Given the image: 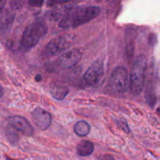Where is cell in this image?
Listing matches in <instances>:
<instances>
[{"label": "cell", "instance_id": "cell-13", "mask_svg": "<svg viewBox=\"0 0 160 160\" xmlns=\"http://www.w3.org/2000/svg\"><path fill=\"white\" fill-rule=\"evenodd\" d=\"M68 88L62 84H55L51 88V95L57 100H62L68 94Z\"/></svg>", "mask_w": 160, "mask_h": 160}, {"label": "cell", "instance_id": "cell-17", "mask_svg": "<svg viewBox=\"0 0 160 160\" xmlns=\"http://www.w3.org/2000/svg\"><path fill=\"white\" fill-rule=\"evenodd\" d=\"M100 160H115V159L110 155H104L100 158Z\"/></svg>", "mask_w": 160, "mask_h": 160}, {"label": "cell", "instance_id": "cell-5", "mask_svg": "<svg viewBox=\"0 0 160 160\" xmlns=\"http://www.w3.org/2000/svg\"><path fill=\"white\" fill-rule=\"evenodd\" d=\"M74 35L65 34L52 39L46 46V51L50 56H57L64 52L73 45Z\"/></svg>", "mask_w": 160, "mask_h": 160}, {"label": "cell", "instance_id": "cell-21", "mask_svg": "<svg viewBox=\"0 0 160 160\" xmlns=\"http://www.w3.org/2000/svg\"><path fill=\"white\" fill-rule=\"evenodd\" d=\"M2 95H3V88H2V87L0 85V98H1V97H2Z\"/></svg>", "mask_w": 160, "mask_h": 160}, {"label": "cell", "instance_id": "cell-11", "mask_svg": "<svg viewBox=\"0 0 160 160\" xmlns=\"http://www.w3.org/2000/svg\"><path fill=\"white\" fill-rule=\"evenodd\" d=\"M136 31L133 28H128L126 31V49L128 56L131 59L134 56V48H135Z\"/></svg>", "mask_w": 160, "mask_h": 160}, {"label": "cell", "instance_id": "cell-8", "mask_svg": "<svg viewBox=\"0 0 160 160\" xmlns=\"http://www.w3.org/2000/svg\"><path fill=\"white\" fill-rule=\"evenodd\" d=\"M9 123L11 128L20 131L24 135L31 136L34 134V128L24 117L20 116L11 117L9 118Z\"/></svg>", "mask_w": 160, "mask_h": 160}, {"label": "cell", "instance_id": "cell-2", "mask_svg": "<svg viewBox=\"0 0 160 160\" xmlns=\"http://www.w3.org/2000/svg\"><path fill=\"white\" fill-rule=\"evenodd\" d=\"M48 28L42 19H37L24 30L22 35L21 47L24 50H30L35 46L40 39L45 35Z\"/></svg>", "mask_w": 160, "mask_h": 160}, {"label": "cell", "instance_id": "cell-18", "mask_svg": "<svg viewBox=\"0 0 160 160\" xmlns=\"http://www.w3.org/2000/svg\"><path fill=\"white\" fill-rule=\"evenodd\" d=\"M43 3V2H41V1H38V2H29V4L32 5V6H37V5H38V7H41Z\"/></svg>", "mask_w": 160, "mask_h": 160}, {"label": "cell", "instance_id": "cell-19", "mask_svg": "<svg viewBox=\"0 0 160 160\" xmlns=\"http://www.w3.org/2000/svg\"><path fill=\"white\" fill-rule=\"evenodd\" d=\"M35 80L37 81H40L41 80H42V76H41L40 74H38L37 76L35 77Z\"/></svg>", "mask_w": 160, "mask_h": 160}, {"label": "cell", "instance_id": "cell-6", "mask_svg": "<svg viewBox=\"0 0 160 160\" xmlns=\"http://www.w3.org/2000/svg\"><path fill=\"white\" fill-rule=\"evenodd\" d=\"M104 74V68L102 61L96 60L89 67L84 75V78L88 84L91 85L98 84Z\"/></svg>", "mask_w": 160, "mask_h": 160}, {"label": "cell", "instance_id": "cell-9", "mask_svg": "<svg viewBox=\"0 0 160 160\" xmlns=\"http://www.w3.org/2000/svg\"><path fill=\"white\" fill-rule=\"evenodd\" d=\"M31 116L34 123L40 130L45 131L49 128L52 118L49 112H47L46 110L42 109L41 107H37L33 110Z\"/></svg>", "mask_w": 160, "mask_h": 160}, {"label": "cell", "instance_id": "cell-4", "mask_svg": "<svg viewBox=\"0 0 160 160\" xmlns=\"http://www.w3.org/2000/svg\"><path fill=\"white\" fill-rule=\"evenodd\" d=\"M129 85V74L126 68L118 67L112 72L108 83L109 90L114 92H124Z\"/></svg>", "mask_w": 160, "mask_h": 160}, {"label": "cell", "instance_id": "cell-3", "mask_svg": "<svg viewBox=\"0 0 160 160\" xmlns=\"http://www.w3.org/2000/svg\"><path fill=\"white\" fill-rule=\"evenodd\" d=\"M147 59L145 56H138L133 63L130 77V88L133 95H138L143 90L145 82Z\"/></svg>", "mask_w": 160, "mask_h": 160}, {"label": "cell", "instance_id": "cell-1", "mask_svg": "<svg viewBox=\"0 0 160 160\" xmlns=\"http://www.w3.org/2000/svg\"><path fill=\"white\" fill-rule=\"evenodd\" d=\"M100 9L98 6H76L67 8L61 18V28H76L93 20L98 15Z\"/></svg>", "mask_w": 160, "mask_h": 160}, {"label": "cell", "instance_id": "cell-20", "mask_svg": "<svg viewBox=\"0 0 160 160\" xmlns=\"http://www.w3.org/2000/svg\"><path fill=\"white\" fill-rule=\"evenodd\" d=\"M5 4H6V1H0V9H2Z\"/></svg>", "mask_w": 160, "mask_h": 160}, {"label": "cell", "instance_id": "cell-12", "mask_svg": "<svg viewBox=\"0 0 160 160\" xmlns=\"http://www.w3.org/2000/svg\"><path fill=\"white\" fill-rule=\"evenodd\" d=\"M94 151V144L90 141L82 140L77 145V153L80 156H88Z\"/></svg>", "mask_w": 160, "mask_h": 160}, {"label": "cell", "instance_id": "cell-7", "mask_svg": "<svg viewBox=\"0 0 160 160\" xmlns=\"http://www.w3.org/2000/svg\"><path fill=\"white\" fill-rule=\"evenodd\" d=\"M82 54L79 49H73L64 52L58 59V64L63 69H70L81 61Z\"/></svg>", "mask_w": 160, "mask_h": 160}, {"label": "cell", "instance_id": "cell-22", "mask_svg": "<svg viewBox=\"0 0 160 160\" xmlns=\"http://www.w3.org/2000/svg\"><path fill=\"white\" fill-rule=\"evenodd\" d=\"M5 158H6V160H17V159H12V158L9 157V156H5Z\"/></svg>", "mask_w": 160, "mask_h": 160}, {"label": "cell", "instance_id": "cell-15", "mask_svg": "<svg viewBox=\"0 0 160 160\" xmlns=\"http://www.w3.org/2000/svg\"><path fill=\"white\" fill-rule=\"evenodd\" d=\"M146 98H147V102H148V103L150 105V106H155V104H156V94H155L153 87H150V86H148V88H147Z\"/></svg>", "mask_w": 160, "mask_h": 160}, {"label": "cell", "instance_id": "cell-10", "mask_svg": "<svg viewBox=\"0 0 160 160\" xmlns=\"http://www.w3.org/2000/svg\"><path fill=\"white\" fill-rule=\"evenodd\" d=\"M15 19V13L7 9H0V31L9 29Z\"/></svg>", "mask_w": 160, "mask_h": 160}, {"label": "cell", "instance_id": "cell-16", "mask_svg": "<svg viewBox=\"0 0 160 160\" xmlns=\"http://www.w3.org/2000/svg\"><path fill=\"white\" fill-rule=\"evenodd\" d=\"M10 5H11V7H12V9H19V8H20L22 6H23V2L12 1L10 2Z\"/></svg>", "mask_w": 160, "mask_h": 160}, {"label": "cell", "instance_id": "cell-14", "mask_svg": "<svg viewBox=\"0 0 160 160\" xmlns=\"http://www.w3.org/2000/svg\"><path fill=\"white\" fill-rule=\"evenodd\" d=\"M90 125L85 121H78L74 126V131L77 135L84 137L88 135L90 131Z\"/></svg>", "mask_w": 160, "mask_h": 160}]
</instances>
